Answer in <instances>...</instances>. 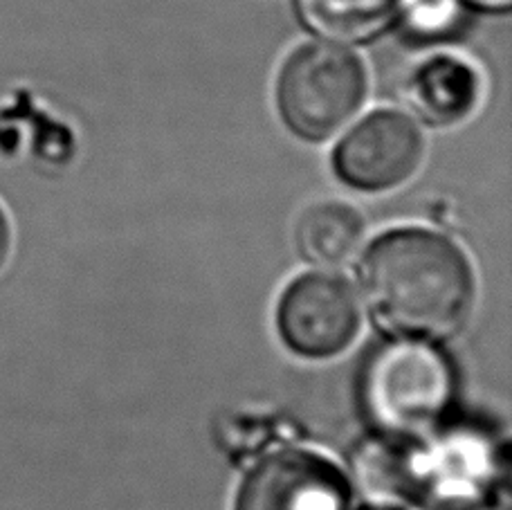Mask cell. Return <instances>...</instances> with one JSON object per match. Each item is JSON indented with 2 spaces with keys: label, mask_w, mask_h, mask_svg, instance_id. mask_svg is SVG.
I'll use <instances>...</instances> for the list:
<instances>
[{
  "label": "cell",
  "mask_w": 512,
  "mask_h": 510,
  "mask_svg": "<svg viewBox=\"0 0 512 510\" xmlns=\"http://www.w3.org/2000/svg\"><path fill=\"white\" fill-rule=\"evenodd\" d=\"M358 277L371 322L387 338L452 342L477 304L468 252L429 227L382 232L362 252Z\"/></svg>",
  "instance_id": "obj_1"
},
{
  "label": "cell",
  "mask_w": 512,
  "mask_h": 510,
  "mask_svg": "<svg viewBox=\"0 0 512 510\" xmlns=\"http://www.w3.org/2000/svg\"><path fill=\"white\" fill-rule=\"evenodd\" d=\"M456 396V371L441 344L387 338L362 362L358 403L376 436L420 441L441 430Z\"/></svg>",
  "instance_id": "obj_2"
},
{
  "label": "cell",
  "mask_w": 512,
  "mask_h": 510,
  "mask_svg": "<svg viewBox=\"0 0 512 510\" xmlns=\"http://www.w3.org/2000/svg\"><path fill=\"white\" fill-rule=\"evenodd\" d=\"M369 93L362 54L319 39L295 45L281 59L272 84L281 126L304 144L335 140L364 111Z\"/></svg>",
  "instance_id": "obj_3"
},
{
  "label": "cell",
  "mask_w": 512,
  "mask_h": 510,
  "mask_svg": "<svg viewBox=\"0 0 512 510\" xmlns=\"http://www.w3.org/2000/svg\"><path fill=\"white\" fill-rule=\"evenodd\" d=\"M427 156V135L414 117L396 106L360 113L337 135L331 171L360 194H384L416 176Z\"/></svg>",
  "instance_id": "obj_4"
},
{
  "label": "cell",
  "mask_w": 512,
  "mask_h": 510,
  "mask_svg": "<svg viewBox=\"0 0 512 510\" xmlns=\"http://www.w3.org/2000/svg\"><path fill=\"white\" fill-rule=\"evenodd\" d=\"M362 331V299L349 279L333 270L306 272L283 288L277 333L304 360H333L351 349Z\"/></svg>",
  "instance_id": "obj_5"
},
{
  "label": "cell",
  "mask_w": 512,
  "mask_h": 510,
  "mask_svg": "<svg viewBox=\"0 0 512 510\" xmlns=\"http://www.w3.org/2000/svg\"><path fill=\"white\" fill-rule=\"evenodd\" d=\"M346 472L313 450H279L256 461L241 479L234 510H351Z\"/></svg>",
  "instance_id": "obj_6"
},
{
  "label": "cell",
  "mask_w": 512,
  "mask_h": 510,
  "mask_svg": "<svg viewBox=\"0 0 512 510\" xmlns=\"http://www.w3.org/2000/svg\"><path fill=\"white\" fill-rule=\"evenodd\" d=\"M400 97L423 129H454L479 111L486 77L465 54L436 48L407 70Z\"/></svg>",
  "instance_id": "obj_7"
},
{
  "label": "cell",
  "mask_w": 512,
  "mask_h": 510,
  "mask_svg": "<svg viewBox=\"0 0 512 510\" xmlns=\"http://www.w3.org/2000/svg\"><path fill=\"white\" fill-rule=\"evenodd\" d=\"M349 479L353 490H360L371 504L418 506L427 486L425 445L373 434L355 452Z\"/></svg>",
  "instance_id": "obj_8"
},
{
  "label": "cell",
  "mask_w": 512,
  "mask_h": 510,
  "mask_svg": "<svg viewBox=\"0 0 512 510\" xmlns=\"http://www.w3.org/2000/svg\"><path fill=\"white\" fill-rule=\"evenodd\" d=\"M367 223L360 209L340 198L310 203L295 223L299 257L317 270H335L358 259Z\"/></svg>",
  "instance_id": "obj_9"
},
{
  "label": "cell",
  "mask_w": 512,
  "mask_h": 510,
  "mask_svg": "<svg viewBox=\"0 0 512 510\" xmlns=\"http://www.w3.org/2000/svg\"><path fill=\"white\" fill-rule=\"evenodd\" d=\"M308 34L340 45H367L396 25L402 0H290Z\"/></svg>",
  "instance_id": "obj_10"
},
{
  "label": "cell",
  "mask_w": 512,
  "mask_h": 510,
  "mask_svg": "<svg viewBox=\"0 0 512 510\" xmlns=\"http://www.w3.org/2000/svg\"><path fill=\"white\" fill-rule=\"evenodd\" d=\"M472 7L465 0H402L396 30L416 45H443L463 32Z\"/></svg>",
  "instance_id": "obj_11"
},
{
  "label": "cell",
  "mask_w": 512,
  "mask_h": 510,
  "mask_svg": "<svg viewBox=\"0 0 512 510\" xmlns=\"http://www.w3.org/2000/svg\"><path fill=\"white\" fill-rule=\"evenodd\" d=\"M9 254H12V223L5 209L0 207V270L7 266Z\"/></svg>",
  "instance_id": "obj_12"
},
{
  "label": "cell",
  "mask_w": 512,
  "mask_h": 510,
  "mask_svg": "<svg viewBox=\"0 0 512 510\" xmlns=\"http://www.w3.org/2000/svg\"><path fill=\"white\" fill-rule=\"evenodd\" d=\"M465 3L481 12H508L512 0H465Z\"/></svg>",
  "instance_id": "obj_13"
},
{
  "label": "cell",
  "mask_w": 512,
  "mask_h": 510,
  "mask_svg": "<svg viewBox=\"0 0 512 510\" xmlns=\"http://www.w3.org/2000/svg\"><path fill=\"white\" fill-rule=\"evenodd\" d=\"M360 510H407V508H402V506H389V504H367V506H362Z\"/></svg>",
  "instance_id": "obj_14"
}]
</instances>
